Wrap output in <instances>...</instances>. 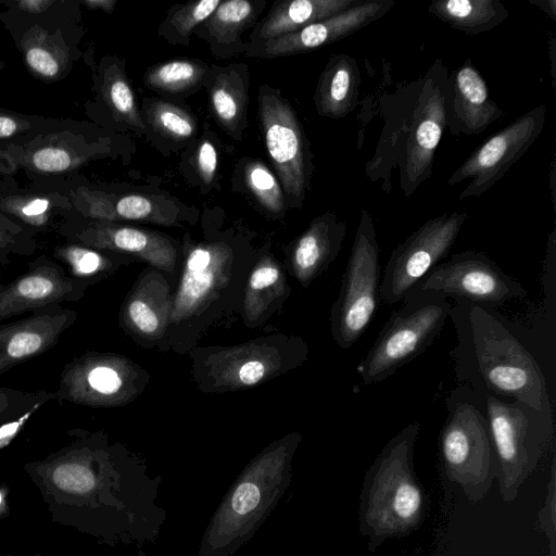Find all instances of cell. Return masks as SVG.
<instances>
[{"mask_svg": "<svg viewBox=\"0 0 556 556\" xmlns=\"http://www.w3.org/2000/svg\"><path fill=\"white\" fill-rule=\"evenodd\" d=\"M67 435L65 445L23 466L51 521L144 556L166 519L156 503L161 479L139 470L102 434L73 428Z\"/></svg>", "mask_w": 556, "mask_h": 556, "instance_id": "cell-1", "label": "cell"}, {"mask_svg": "<svg viewBox=\"0 0 556 556\" xmlns=\"http://www.w3.org/2000/svg\"><path fill=\"white\" fill-rule=\"evenodd\" d=\"M448 318L457 339L450 355L458 384L483 396L552 409L539 361L503 315L492 307L458 301Z\"/></svg>", "mask_w": 556, "mask_h": 556, "instance_id": "cell-2", "label": "cell"}, {"mask_svg": "<svg viewBox=\"0 0 556 556\" xmlns=\"http://www.w3.org/2000/svg\"><path fill=\"white\" fill-rule=\"evenodd\" d=\"M447 68L437 60L426 75L397 92L400 113L387 123L377 150L366 164L372 181L399 167L400 188L409 198L432 174L435 150L446 127Z\"/></svg>", "mask_w": 556, "mask_h": 556, "instance_id": "cell-3", "label": "cell"}, {"mask_svg": "<svg viewBox=\"0 0 556 556\" xmlns=\"http://www.w3.org/2000/svg\"><path fill=\"white\" fill-rule=\"evenodd\" d=\"M420 426L392 437L366 470L358 495V533L376 553L383 543L415 532L428 514V496L414 465Z\"/></svg>", "mask_w": 556, "mask_h": 556, "instance_id": "cell-4", "label": "cell"}, {"mask_svg": "<svg viewBox=\"0 0 556 556\" xmlns=\"http://www.w3.org/2000/svg\"><path fill=\"white\" fill-rule=\"evenodd\" d=\"M294 446H274L243 469L213 514L195 556H232L253 539L291 484Z\"/></svg>", "mask_w": 556, "mask_h": 556, "instance_id": "cell-5", "label": "cell"}, {"mask_svg": "<svg viewBox=\"0 0 556 556\" xmlns=\"http://www.w3.org/2000/svg\"><path fill=\"white\" fill-rule=\"evenodd\" d=\"M447 415L439 435L444 477L476 505L496 477V458L485 413V397L457 384L446 397Z\"/></svg>", "mask_w": 556, "mask_h": 556, "instance_id": "cell-6", "label": "cell"}, {"mask_svg": "<svg viewBox=\"0 0 556 556\" xmlns=\"http://www.w3.org/2000/svg\"><path fill=\"white\" fill-rule=\"evenodd\" d=\"M484 397L498 494L510 504L548 448L554 435L553 409L539 410L519 401Z\"/></svg>", "mask_w": 556, "mask_h": 556, "instance_id": "cell-7", "label": "cell"}, {"mask_svg": "<svg viewBox=\"0 0 556 556\" xmlns=\"http://www.w3.org/2000/svg\"><path fill=\"white\" fill-rule=\"evenodd\" d=\"M394 311L358 364L364 384L383 381L424 353L443 329L452 304L432 291L410 292Z\"/></svg>", "mask_w": 556, "mask_h": 556, "instance_id": "cell-8", "label": "cell"}, {"mask_svg": "<svg viewBox=\"0 0 556 556\" xmlns=\"http://www.w3.org/2000/svg\"><path fill=\"white\" fill-rule=\"evenodd\" d=\"M379 254L374 218L362 208L340 294L331 312L332 336L342 349L356 343L376 315L381 280Z\"/></svg>", "mask_w": 556, "mask_h": 556, "instance_id": "cell-9", "label": "cell"}, {"mask_svg": "<svg viewBox=\"0 0 556 556\" xmlns=\"http://www.w3.org/2000/svg\"><path fill=\"white\" fill-rule=\"evenodd\" d=\"M258 112L264 142L289 207H301L313 174L312 154L302 125L278 89L262 85Z\"/></svg>", "mask_w": 556, "mask_h": 556, "instance_id": "cell-10", "label": "cell"}, {"mask_svg": "<svg viewBox=\"0 0 556 556\" xmlns=\"http://www.w3.org/2000/svg\"><path fill=\"white\" fill-rule=\"evenodd\" d=\"M468 219L465 211L444 213L425 222L391 252L379 287L380 300L392 305L403 302L455 243Z\"/></svg>", "mask_w": 556, "mask_h": 556, "instance_id": "cell-11", "label": "cell"}, {"mask_svg": "<svg viewBox=\"0 0 556 556\" xmlns=\"http://www.w3.org/2000/svg\"><path fill=\"white\" fill-rule=\"evenodd\" d=\"M421 291L492 308L527 294L525 287L492 258L475 251L459 252L440 262L410 292Z\"/></svg>", "mask_w": 556, "mask_h": 556, "instance_id": "cell-12", "label": "cell"}, {"mask_svg": "<svg viewBox=\"0 0 556 556\" xmlns=\"http://www.w3.org/2000/svg\"><path fill=\"white\" fill-rule=\"evenodd\" d=\"M546 112L545 104L535 105L478 147L446 181L456 186L469 179L458 200L479 197L498 182L538 140Z\"/></svg>", "mask_w": 556, "mask_h": 556, "instance_id": "cell-13", "label": "cell"}, {"mask_svg": "<svg viewBox=\"0 0 556 556\" xmlns=\"http://www.w3.org/2000/svg\"><path fill=\"white\" fill-rule=\"evenodd\" d=\"M87 283L71 277L55 260L40 255L16 278L0 282V323L80 300Z\"/></svg>", "mask_w": 556, "mask_h": 556, "instance_id": "cell-14", "label": "cell"}, {"mask_svg": "<svg viewBox=\"0 0 556 556\" xmlns=\"http://www.w3.org/2000/svg\"><path fill=\"white\" fill-rule=\"evenodd\" d=\"M394 5L393 0H363L350 9L295 33L260 42L245 43L244 51L248 55L257 58H277L308 52L353 35L383 17Z\"/></svg>", "mask_w": 556, "mask_h": 556, "instance_id": "cell-15", "label": "cell"}, {"mask_svg": "<svg viewBox=\"0 0 556 556\" xmlns=\"http://www.w3.org/2000/svg\"><path fill=\"white\" fill-rule=\"evenodd\" d=\"M76 320L74 309L56 306L0 323V375L50 351Z\"/></svg>", "mask_w": 556, "mask_h": 556, "instance_id": "cell-16", "label": "cell"}, {"mask_svg": "<svg viewBox=\"0 0 556 556\" xmlns=\"http://www.w3.org/2000/svg\"><path fill=\"white\" fill-rule=\"evenodd\" d=\"M504 115L490 98L488 85L470 59L447 76L445 123L454 136L481 134Z\"/></svg>", "mask_w": 556, "mask_h": 556, "instance_id": "cell-17", "label": "cell"}, {"mask_svg": "<svg viewBox=\"0 0 556 556\" xmlns=\"http://www.w3.org/2000/svg\"><path fill=\"white\" fill-rule=\"evenodd\" d=\"M73 243L98 250L123 251L138 254L157 266L172 265L175 251L164 237L127 226L99 223L71 233Z\"/></svg>", "mask_w": 556, "mask_h": 556, "instance_id": "cell-18", "label": "cell"}, {"mask_svg": "<svg viewBox=\"0 0 556 556\" xmlns=\"http://www.w3.org/2000/svg\"><path fill=\"white\" fill-rule=\"evenodd\" d=\"M265 1L227 0L195 29L194 34L206 40L217 58H226L245 50L241 36L253 26Z\"/></svg>", "mask_w": 556, "mask_h": 556, "instance_id": "cell-19", "label": "cell"}, {"mask_svg": "<svg viewBox=\"0 0 556 556\" xmlns=\"http://www.w3.org/2000/svg\"><path fill=\"white\" fill-rule=\"evenodd\" d=\"M361 72L356 60L344 53L333 54L324 67L314 93L318 115L342 118L358 104Z\"/></svg>", "mask_w": 556, "mask_h": 556, "instance_id": "cell-20", "label": "cell"}, {"mask_svg": "<svg viewBox=\"0 0 556 556\" xmlns=\"http://www.w3.org/2000/svg\"><path fill=\"white\" fill-rule=\"evenodd\" d=\"M363 0H289L277 2L250 35V42H260L295 33L323 21Z\"/></svg>", "mask_w": 556, "mask_h": 556, "instance_id": "cell-21", "label": "cell"}, {"mask_svg": "<svg viewBox=\"0 0 556 556\" xmlns=\"http://www.w3.org/2000/svg\"><path fill=\"white\" fill-rule=\"evenodd\" d=\"M348 225L332 212L317 216L293 250L294 268L303 281L320 274L339 254Z\"/></svg>", "mask_w": 556, "mask_h": 556, "instance_id": "cell-22", "label": "cell"}, {"mask_svg": "<svg viewBox=\"0 0 556 556\" xmlns=\"http://www.w3.org/2000/svg\"><path fill=\"white\" fill-rule=\"evenodd\" d=\"M208 86L213 115L223 129L240 140L247 128L249 75L247 66H215Z\"/></svg>", "mask_w": 556, "mask_h": 556, "instance_id": "cell-23", "label": "cell"}, {"mask_svg": "<svg viewBox=\"0 0 556 556\" xmlns=\"http://www.w3.org/2000/svg\"><path fill=\"white\" fill-rule=\"evenodd\" d=\"M226 257L227 251L220 245L198 247L190 252L174 302V320L189 316L206 298Z\"/></svg>", "mask_w": 556, "mask_h": 556, "instance_id": "cell-24", "label": "cell"}, {"mask_svg": "<svg viewBox=\"0 0 556 556\" xmlns=\"http://www.w3.org/2000/svg\"><path fill=\"white\" fill-rule=\"evenodd\" d=\"M427 11L450 27L476 36L492 30L509 12L500 0H437Z\"/></svg>", "mask_w": 556, "mask_h": 556, "instance_id": "cell-25", "label": "cell"}, {"mask_svg": "<svg viewBox=\"0 0 556 556\" xmlns=\"http://www.w3.org/2000/svg\"><path fill=\"white\" fill-rule=\"evenodd\" d=\"M208 73L206 64L199 60L178 59L150 67L143 83L157 92L184 93L199 87Z\"/></svg>", "mask_w": 556, "mask_h": 556, "instance_id": "cell-26", "label": "cell"}, {"mask_svg": "<svg viewBox=\"0 0 556 556\" xmlns=\"http://www.w3.org/2000/svg\"><path fill=\"white\" fill-rule=\"evenodd\" d=\"M109 212L111 217L169 225L177 218L178 203L160 195L134 193L118 197L100 215Z\"/></svg>", "mask_w": 556, "mask_h": 556, "instance_id": "cell-27", "label": "cell"}, {"mask_svg": "<svg viewBox=\"0 0 556 556\" xmlns=\"http://www.w3.org/2000/svg\"><path fill=\"white\" fill-rule=\"evenodd\" d=\"M220 2V0H201L170 7L159 27V35L172 45H188L192 31L216 10Z\"/></svg>", "mask_w": 556, "mask_h": 556, "instance_id": "cell-28", "label": "cell"}, {"mask_svg": "<svg viewBox=\"0 0 556 556\" xmlns=\"http://www.w3.org/2000/svg\"><path fill=\"white\" fill-rule=\"evenodd\" d=\"M53 260L60 263L71 277L88 286L112 265L111 260L98 249L73 242L55 248Z\"/></svg>", "mask_w": 556, "mask_h": 556, "instance_id": "cell-29", "label": "cell"}, {"mask_svg": "<svg viewBox=\"0 0 556 556\" xmlns=\"http://www.w3.org/2000/svg\"><path fill=\"white\" fill-rule=\"evenodd\" d=\"M154 130L174 140H186L197 134V121L185 109L153 100L144 106V119Z\"/></svg>", "mask_w": 556, "mask_h": 556, "instance_id": "cell-30", "label": "cell"}, {"mask_svg": "<svg viewBox=\"0 0 556 556\" xmlns=\"http://www.w3.org/2000/svg\"><path fill=\"white\" fill-rule=\"evenodd\" d=\"M103 94L114 114L140 132L147 127L137 108L135 93L125 73L117 66H112L105 75Z\"/></svg>", "mask_w": 556, "mask_h": 556, "instance_id": "cell-31", "label": "cell"}, {"mask_svg": "<svg viewBox=\"0 0 556 556\" xmlns=\"http://www.w3.org/2000/svg\"><path fill=\"white\" fill-rule=\"evenodd\" d=\"M244 181L266 210L280 213L285 208V194L277 177L260 161H250L244 166Z\"/></svg>", "mask_w": 556, "mask_h": 556, "instance_id": "cell-32", "label": "cell"}, {"mask_svg": "<svg viewBox=\"0 0 556 556\" xmlns=\"http://www.w3.org/2000/svg\"><path fill=\"white\" fill-rule=\"evenodd\" d=\"M54 399L55 393L50 391L25 392L9 387H0V427L28 412H37Z\"/></svg>", "mask_w": 556, "mask_h": 556, "instance_id": "cell-33", "label": "cell"}, {"mask_svg": "<svg viewBox=\"0 0 556 556\" xmlns=\"http://www.w3.org/2000/svg\"><path fill=\"white\" fill-rule=\"evenodd\" d=\"M535 526L547 540V556H556V462L552 458L549 480L542 506L536 513Z\"/></svg>", "mask_w": 556, "mask_h": 556, "instance_id": "cell-34", "label": "cell"}, {"mask_svg": "<svg viewBox=\"0 0 556 556\" xmlns=\"http://www.w3.org/2000/svg\"><path fill=\"white\" fill-rule=\"evenodd\" d=\"M36 250L35 242L21 230L0 224V262L10 263L12 254L29 255Z\"/></svg>", "mask_w": 556, "mask_h": 556, "instance_id": "cell-35", "label": "cell"}, {"mask_svg": "<svg viewBox=\"0 0 556 556\" xmlns=\"http://www.w3.org/2000/svg\"><path fill=\"white\" fill-rule=\"evenodd\" d=\"M72 163L70 154L60 148H45L33 155L34 166L46 173H59L67 169Z\"/></svg>", "mask_w": 556, "mask_h": 556, "instance_id": "cell-36", "label": "cell"}, {"mask_svg": "<svg viewBox=\"0 0 556 556\" xmlns=\"http://www.w3.org/2000/svg\"><path fill=\"white\" fill-rule=\"evenodd\" d=\"M25 58L27 65L41 77L53 78L60 72L56 59L43 48H29Z\"/></svg>", "mask_w": 556, "mask_h": 556, "instance_id": "cell-37", "label": "cell"}, {"mask_svg": "<svg viewBox=\"0 0 556 556\" xmlns=\"http://www.w3.org/2000/svg\"><path fill=\"white\" fill-rule=\"evenodd\" d=\"M195 166L203 184H211L216 175L217 152L210 140H203L197 151Z\"/></svg>", "mask_w": 556, "mask_h": 556, "instance_id": "cell-38", "label": "cell"}, {"mask_svg": "<svg viewBox=\"0 0 556 556\" xmlns=\"http://www.w3.org/2000/svg\"><path fill=\"white\" fill-rule=\"evenodd\" d=\"M128 317L144 333H152L159 327V319L152 308L140 300H132L127 307Z\"/></svg>", "mask_w": 556, "mask_h": 556, "instance_id": "cell-39", "label": "cell"}, {"mask_svg": "<svg viewBox=\"0 0 556 556\" xmlns=\"http://www.w3.org/2000/svg\"><path fill=\"white\" fill-rule=\"evenodd\" d=\"M278 278L279 271L277 267L273 265H262L253 271L250 278V287L253 290H261L273 286Z\"/></svg>", "mask_w": 556, "mask_h": 556, "instance_id": "cell-40", "label": "cell"}, {"mask_svg": "<svg viewBox=\"0 0 556 556\" xmlns=\"http://www.w3.org/2000/svg\"><path fill=\"white\" fill-rule=\"evenodd\" d=\"M265 374V366L258 361H251L243 364L239 370V380L247 386L260 381Z\"/></svg>", "mask_w": 556, "mask_h": 556, "instance_id": "cell-41", "label": "cell"}, {"mask_svg": "<svg viewBox=\"0 0 556 556\" xmlns=\"http://www.w3.org/2000/svg\"><path fill=\"white\" fill-rule=\"evenodd\" d=\"M52 3L49 0H22L14 2V5L29 13H40L46 11Z\"/></svg>", "mask_w": 556, "mask_h": 556, "instance_id": "cell-42", "label": "cell"}, {"mask_svg": "<svg viewBox=\"0 0 556 556\" xmlns=\"http://www.w3.org/2000/svg\"><path fill=\"white\" fill-rule=\"evenodd\" d=\"M49 203L45 199H36L23 206L22 212L26 216H38L47 211Z\"/></svg>", "mask_w": 556, "mask_h": 556, "instance_id": "cell-43", "label": "cell"}, {"mask_svg": "<svg viewBox=\"0 0 556 556\" xmlns=\"http://www.w3.org/2000/svg\"><path fill=\"white\" fill-rule=\"evenodd\" d=\"M10 486L1 482L0 483V521L7 519L11 515V507L9 502Z\"/></svg>", "mask_w": 556, "mask_h": 556, "instance_id": "cell-44", "label": "cell"}, {"mask_svg": "<svg viewBox=\"0 0 556 556\" xmlns=\"http://www.w3.org/2000/svg\"><path fill=\"white\" fill-rule=\"evenodd\" d=\"M18 129L15 119L8 116H0V138H7L14 135Z\"/></svg>", "mask_w": 556, "mask_h": 556, "instance_id": "cell-45", "label": "cell"}, {"mask_svg": "<svg viewBox=\"0 0 556 556\" xmlns=\"http://www.w3.org/2000/svg\"><path fill=\"white\" fill-rule=\"evenodd\" d=\"M530 3L548 14L552 20H556V1L555 0H529Z\"/></svg>", "mask_w": 556, "mask_h": 556, "instance_id": "cell-46", "label": "cell"}, {"mask_svg": "<svg viewBox=\"0 0 556 556\" xmlns=\"http://www.w3.org/2000/svg\"><path fill=\"white\" fill-rule=\"evenodd\" d=\"M84 4L89 9H100L108 13H111L116 4L115 0H87Z\"/></svg>", "mask_w": 556, "mask_h": 556, "instance_id": "cell-47", "label": "cell"}, {"mask_svg": "<svg viewBox=\"0 0 556 556\" xmlns=\"http://www.w3.org/2000/svg\"><path fill=\"white\" fill-rule=\"evenodd\" d=\"M556 48V42H555V37H554V34H552L551 36V39H549V48H548V51H549V59H551V73H552V79H553V86H555V58H554V53H555V49Z\"/></svg>", "mask_w": 556, "mask_h": 556, "instance_id": "cell-48", "label": "cell"}, {"mask_svg": "<svg viewBox=\"0 0 556 556\" xmlns=\"http://www.w3.org/2000/svg\"><path fill=\"white\" fill-rule=\"evenodd\" d=\"M549 189L552 194V202L555 204V163L554 159L552 160L549 167Z\"/></svg>", "mask_w": 556, "mask_h": 556, "instance_id": "cell-49", "label": "cell"}, {"mask_svg": "<svg viewBox=\"0 0 556 556\" xmlns=\"http://www.w3.org/2000/svg\"><path fill=\"white\" fill-rule=\"evenodd\" d=\"M3 556H20V555H14V554H5ZM34 556H43L42 554L40 553H35Z\"/></svg>", "mask_w": 556, "mask_h": 556, "instance_id": "cell-50", "label": "cell"}]
</instances>
